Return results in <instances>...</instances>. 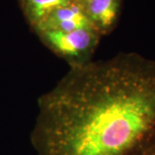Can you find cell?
Listing matches in <instances>:
<instances>
[{"mask_svg": "<svg viewBox=\"0 0 155 155\" xmlns=\"http://www.w3.org/2000/svg\"><path fill=\"white\" fill-rule=\"evenodd\" d=\"M76 0H18L23 16L34 30L50 14Z\"/></svg>", "mask_w": 155, "mask_h": 155, "instance_id": "5b68a950", "label": "cell"}, {"mask_svg": "<svg viewBox=\"0 0 155 155\" xmlns=\"http://www.w3.org/2000/svg\"><path fill=\"white\" fill-rule=\"evenodd\" d=\"M84 28H94L85 15L80 0H76L53 11L33 31L35 34L45 30L68 32Z\"/></svg>", "mask_w": 155, "mask_h": 155, "instance_id": "3957f363", "label": "cell"}, {"mask_svg": "<svg viewBox=\"0 0 155 155\" xmlns=\"http://www.w3.org/2000/svg\"><path fill=\"white\" fill-rule=\"evenodd\" d=\"M37 106V155H155L153 60L120 53L70 67Z\"/></svg>", "mask_w": 155, "mask_h": 155, "instance_id": "6da1fadb", "label": "cell"}, {"mask_svg": "<svg viewBox=\"0 0 155 155\" xmlns=\"http://www.w3.org/2000/svg\"><path fill=\"white\" fill-rule=\"evenodd\" d=\"M85 15L101 36L111 33L119 21L122 0H80Z\"/></svg>", "mask_w": 155, "mask_h": 155, "instance_id": "277c9868", "label": "cell"}, {"mask_svg": "<svg viewBox=\"0 0 155 155\" xmlns=\"http://www.w3.org/2000/svg\"><path fill=\"white\" fill-rule=\"evenodd\" d=\"M41 41L68 64L69 67L84 66L92 61L101 35L92 28L72 31L45 30L36 33Z\"/></svg>", "mask_w": 155, "mask_h": 155, "instance_id": "7a4b0ae2", "label": "cell"}]
</instances>
